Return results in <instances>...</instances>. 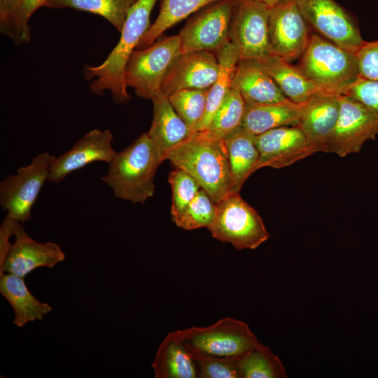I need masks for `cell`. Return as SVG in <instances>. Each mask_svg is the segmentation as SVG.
<instances>
[{
  "mask_svg": "<svg viewBox=\"0 0 378 378\" xmlns=\"http://www.w3.org/2000/svg\"><path fill=\"white\" fill-rule=\"evenodd\" d=\"M156 1L138 0L129 10L118 43L106 59L99 65L84 66L83 73L85 78L91 81L89 89L92 93L102 95L109 91L113 101L118 104L130 101L124 78L125 66L151 25L150 14Z\"/></svg>",
  "mask_w": 378,
  "mask_h": 378,
  "instance_id": "cell-1",
  "label": "cell"
},
{
  "mask_svg": "<svg viewBox=\"0 0 378 378\" xmlns=\"http://www.w3.org/2000/svg\"><path fill=\"white\" fill-rule=\"evenodd\" d=\"M190 174L216 204L230 192L231 174L225 141L195 132L165 155Z\"/></svg>",
  "mask_w": 378,
  "mask_h": 378,
  "instance_id": "cell-2",
  "label": "cell"
},
{
  "mask_svg": "<svg viewBox=\"0 0 378 378\" xmlns=\"http://www.w3.org/2000/svg\"><path fill=\"white\" fill-rule=\"evenodd\" d=\"M162 162L148 133L144 132L116 153L102 180L115 197L144 204L154 194V177Z\"/></svg>",
  "mask_w": 378,
  "mask_h": 378,
  "instance_id": "cell-3",
  "label": "cell"
},
{
  "mask_svg": "<svg viewBox=\"0 0 378 378\" xmlns=\"http://www.w3.org/2000/svg\"><path fill=\"white\" fill-rule=\"evenodd\" d=\"M297 66L319 92L345 95L359 78L356 53L344 50L320 35H310Z\"/></svg>",
  "mask_w": 378,
  "mask_h": 378,
  "instance_id": "cell-4",
  "label": "cell"
},
{
  "mask_svg": "<svg viewBox=\"0 0 378 378\" xmlns=\"http://www.w3.org/2000/svg\"><path fill=\"white\" fill-rule=\"evenodd\" d=\"M181 54L178 35L161 36L150 46L135 50L125 69L127 87L133 88L137 96L151 100L162 92L165 76Z\"/></svg>",
  "mask_w": 378,
  "mask_h": 378,
  "instance_id": "cell-5",
  "label": "cell"
},
{
  "mask_svg": "<svg viewBox=\"0 0 378 378\" xmlns=\"http://www.w3.org/2000/svg\"><path fill=\"white\" fill-rule=\"evenodd\" d=\"M216 205L215 218L208 228L214 238L237 250L255 249L270 238L262 218L239 192H230Z\"/></svg>",
  "mask_w": 378,
  "mask_h": 378,
  "instance_id": "cell-6",
  "label": "cell"
},
{
  "mask_svg": "<svg viewBox=\"0 0 378 378\" xmlns=\"http://www.w3.org/2000/svg\"><path fill=\"white\" fill-rule=\"evenodd\" d=\"M172 332L188 352L216 356H239L260 342L247 323L231 317L206 327L192 326Z\"/></svg>",
  "mask_w": 378,
  "mask_h": 378,
  "instance_id": "cell-7",
  "label": "cell"
},
{
  "mask_svg": "<svg viewBox=\"0 0 378 378\" xmlns=\"http://www.w3.org/2000/svg\"><path fill=\"white\" fill-rule=\"evenodd\" d=\"M55 158L40 154L15 175L8 174L0 184V204L7 216L24 223L31 220V210L46 181Z\"/></svg>",
  "mask_w": 378,
  "mask_h": 378,
  "instance_id": "cell-8",
  "label": "cell"
},
{
  "mask_svg": "<svg viewBox=\"0 0 378 378\" xmlns=\"http://www.w3.org/2000/svg\"><path fill=\"white\" fill-rule=\"evenodd\" d=\"M309 25L320 36L354 53L365 42L353 15L334 0H295Z\"/></svg>",
  "mask_w": 378,
  "mask_h": 378,
  "instance_id": "cell-9",
  "label": "cell"
},
{
  "mask_svg": "<svg viewBox=\"0 0 378 378\" xmlns=\"http://www.w3.org/2000/svg\"><path fill=\"white\" fill-rule=\"evenodd\" d=\"M340 112L332 134L323 152L343 158L358 153L363 145L378 134V117L365 105L340 95Z\"/></svg>",
  "mask_w": 378,
  "mask_h": 378,
  "instance_id": "cell-10",
  "label": "cell"
},
{
  "mask_svg": "<svg viewBox=\"0 0 378 378\" xmlns=\"http://www.w3.org/2000/svg\"><path fill=\"white\" fill-rule=\"evenodd\" d=\"M240 0H220L192 18L178 34L181 53L216 52L229 40L233 10Z\"/></svg>",
  "mask_w": 378,
  "mask_h": 378,
  "instance_id": "cell-11",
  "label": "cell"
},
{
  "mask_svg": "<svg viewBox=\"0 0 378 378\" xmlns=\"http://www.w3.org/2000/svg\"><path fill=\"white\" fill-rule=\"evenodd\" d=\"M270 7L260 0H240L230 22L229 40L239 58L260 59L271 55L268 33Z\"/></svg>",
  "mask_w": 378,
  "mask_h": 378,
  "instance_id": "cell-12",
  "label": "cell"
},
{
  "mask_svg": "<svg viewBox=\"0 0 378 378\" xmlns=\"http://www.w3.org/2000/svg\"><path fill=\"white\" fill-rule=\"evenodd\" d=\"M309 27L295 1L270 8L268 33L271 55L288 62L300 58L309 41Z\"/></svg>",
  "mask_w": 378,
  "mask_h": 378,
  "instance_id": "cell-13",
  "label": "cell"
},
{
  "mask_svg": "<svg viewBox=\"0 0 378 378\" xmlns=\"http://www.w3.org/2000/svg\"><path fill=\"white\" fill-rule=\"evenodd\" d=\"M13 235L15 242L0 262L1 275L10 273L24 278L38 268H52L66 258L65 253L56 243H41L30 237L22 223L17 225Z\"/></svg>",
  "mask_w": 378,
  "mask_h": 378,
  "instance_id": "cell-14",
  "label": "cell"
},
{
  "mask_svg": "<svg viewBox=\"0 0 378 378\" xmlns=\"http://www.w3.org/2000/svg\"><path fill=\"white\" fill-rule=\"evenodd\" d=\"M255 144L259 152L257 170L286 167L315 153L298 125L279 127L256 135Z\"/></svg>",
  "mask_w": 378,
  "mask_h": 378,
  "instance_id": "cell-15",
  "label": "cell"
},
{
  "mask_svg": "<svg viewBox=\"0 0 378 378\" xmlns=\"http://www.w3.org/2000/svg\"><path fill=\"white\" fill-rule=\"evenodd\" d=\"M109 130L94 129L80 138L73 147L55 158L49 170L48 181L57 183L71 172L94 162L109 163L116 155Z\"/></svg>",
  "mask_w": 378,
  "mask_h": 378,
  "instance_id": "cell-16",
  "label": "cell"
},
{
  "mask_svg": "<svg viewBox=\"0 0 378 378\" xmlns=\"http://www.w3.org/2000/svg\"><path fill=\"white\" fill-rule=\"evenodd\" d=\"M218 73L216 53L193 51L181 53L174 61L165 76L162 92L167 97L183 89L209 90Z\"/></svg>",
  "mask_w": 378,
  "mask_h": 378,
  "instance_id": "cell-17",
  "label": "cell"
},
{
  "mask_svg": "<svg viewBox=\"0 0 378 378\" xmlns=\"http://www.w3.org/2000/svg\"><path fill=\"white\" fill-rule=\"evenodd\" d=\"M298 126L315 153L324 151L340 112V95L316 92L300 104Z\"/></svg>",
  "mask_w": 378,
  "mask_h": 378,
  "instance_id": "cell-18",
  "label": "cell"
},
{
  "mask_svg": "<svg viewBox=\"0 0 378 378\" xmlns=\"http://www.w3.org/2000/svg\"><path fill=\"white\" fill-rule=\"evenodd\" d=\"M153 120L148 135L163 161L172 148L187 140L192 133L162 92L152 99Z\"/></svg>",
  "mask_w": 378,
  "mask_h": 378,
  "instance_id": "cell-19",
  "label": "cell"
},
{
  "mask_svg": "<svg viewBox=\"0 0 378 378\" xmlns=\"http://www.w3.org/2000/svg\"><path fill=\"white\" fill-rule=\"evenodd\" d=\"M245 103H273L288 99L255 59H239L232 83Z\"/></svg>",
  "mask_w": 378,
  "mask_h": 378,
  "instance_id": "cell-20",
  "label": "cell"
},
{
  "mask_svg": "<svg viewBox=\"0 0 378 378\" xmlns=\"http://www.w3.org/2000/svg\"><path fill=\"white\" fill-rule=\"evenodd\" d=\"M0 293L11 306L13 323L19 328L29 322L43 320L52 309L49 304L39 301L31 293L23 277L13 274L0 275Z\"/></svg>",
  "mask_w": 378,
  "mask_h": 378,
  "instance_id": "cell-21",
  "label": "cell"
},
{
  "mask_svg": "<svg viewBox=\"0 0 378 378\" xmlns=\"http://www.w3.org/2000/svg\"><path fill=\"white\" fill-rule=\"evenodd\" d=\"M241 127L256 136L270 130L298 125L300 104L288 99L273 103H245Z\"/></svg>",
  "mask_w": 378,
  "mask_h": 378,
  "instance_id": "cell-22",
  "label": "cell"
},
{
  "mask_svg": "<svg viewBox=\"0 0 378 378\" xmlns=\"http://www.w3.org/2000/svg\"><path fill=\"white\" fill-rule=\"evenodd\" d=\"M291 102L301 104L318 92L315 85L296 66L274 55L256 59Z\"/></svg>",
  "mask_w": 378,
  "mask_h": 378,
  "instance_id": "cell-23",
  "label": "cell"
},
{
  "mask_svg": "<svg viewBox=\"0 0 378 378\" xmlns=\"http://www.w3.org/2000/svg\"><path fill=\"white\" fill-rule=\"evenodd\" d=\"M230 174V192H239L246 179L257 170L259 152L255 136L241 127L225 140Z\"/></svg>",
  "mask_w": 378,
  "mask_h": 378,
  "instance_id": "cell-24",
  "label": "cell"
},
{
  "mask_svg": "<svg viewBox=\"0 0 378 378\" xmlns=\"http://www.w3.org/2000/svg\"><path fill=\"white\" fill-rule=\"evenodd\" d=\"M215 53L218 62V76L208 90L204 113L196 132L209 129L216 113L232 88L233 74L240 59L238 50L231 41Z\"/></svg>",
  "mask_w": 378,
  "mask_h": 378,
  "instance_id": "cell-25",
  "label": "cell"
},
{
  "mask_svg": "<svg viewBox=\"0 0 378 378\" xmlns=\"http://www.w3.org/2000/svg\"><path fill=\"white\" fill-rule=\"evenodd\" d=\"M151 367L155 378H198L195 360L172 332L160 344Z\"/></svg>",
  "mask_w": 378,
  "mask_h": 378,
  "instance_id": "cell-26",
  "label": "cell"
},
{
  "mask_svg": "<svg viewBox=\"0 0 378 378\" xmlns=\"http://www.w3.org/2000/svg\"><path fill=\"white\" fill-rule=\"evenodd\" d=\"M220 0H162L155 21L141 39L137 49L153 44L162 34L190 14Z\"/></svg>",
  "mask_w": 378,
  "mask_h": 378,
  "instance_id": "cell-27",
  "label": "cell"
},
{
  "mask_svg": "<svg viewBox=\"0 0 378 378\" xmlns=\"http://www.w3.org/2000/svg\"><path fill=\"white\" fill-rule=\"evenodd\" d=\"M138 0H48L44 6L71 8L99 15L121 31L131 7Z\"/></svg>",
  "mask_w": 378,
  "mask_h": 378,
  "instance_id": "cell-28",
  "label": "cell"
},
{
  "mask_svg": "<svg viewBox=\"0 0 378 378\" xmlns=\"http://www.w3.org/2000/svg\"><path fill=\"white\" fill-rule=\"evenodd\" d=\"M240 378H286L280 358L270 347L259 342L238 356Z\"/></svg>",
  "mask_w": 378,
  "mask_h": 378,
  "instance_id": "cell-29",
  "label": "cell"
},
{
  "mask_svg": "<svg viewBox=\"0 0 378 378\" xmlns=\"http://www.w3.org/2000/svg\"><path fill=\"white\" fill-rule=\"evenodd\" d=\"M245 106L239 92L232 88L216 113L209 129L204 132L212 137L225 140L241 127Z\"/></svg>",
  "mask_w": 378,
  "mask_h": 378,
  "instance_id": "cell-30",
  "label": "cell"
},
{
  "mask_svg": "<svg viewBox=\"0 0 378 378\" xmlns=\"http://www.w3.org/2000/svg\"><path fill=\"white\" fill-rule=\"evenodd\" d=\"M207 92L206 90L183 89L168 97L172 107L187 125L192 134L197 131L204 115Z\"/></svg>",
  "mask_w": 378,
  "mask_h": 378,
  "instance_id": "cell-31",
  "label": "cell"
},
{
  "mask_svg": "<svg viewBox=\"0 0 378 378\" xmlns=\"http://www.w3.org/2000/svg\"><path fill=\"white\" fill-rule=\"evenodd\" d=\"M48 0H20L8 18L0 24L1 33L10 38L16 46L29 43L31 39L28 22L33 13Z\"/></svg>",
  "mask_w": 378,
  "mask_h": 378,
  "instance_id": "cell-32",
  "label": "cell"
},
{
  "mask_svg": "<svg viewBox=\"0 0 378 378\" xmlns=\"http://www.w3.org/2000/svg\"><path fill=\"white\" fill-rule=\"evenodd\" d=\"M216 209V203L204 189L200 188L174 223L186 230L208 229L214 220Z\"/></svg>",
  "mask_w": 378,
  "mask_h": 378,
  "instance_id": "cell-33",
  "label": "cell"
},
{
  "mask_svg": "<svg viewBox=\"0 0 378 378\" xmlns=\"http://www.w3.org/2000/svg\"><path fill=\"white\" fill-rule=\"evenodd\" d=\"M172 188L171 216L174 222L201 188L198 182L188 172L176 168L168 176Z\"/></svg>",
  "mask_w": 378,
  "mask_h": 378,
  "instance_id": "cell-34",
  "label": "cell"
},
{
  "mask_svg": "<svg viewBox=\"0 0 378 378\" xmlns=\"http://www.w3.org/2000/svg\"><path fill=\"white\" fill-rule=\"evenodd\" d=\"M190 354L196 363L198 378H240L238 356H216L195 352Z\"/></svg>",
  "mask_w": 378,
  "mask_h": 378,
  "instance_id": "cell-35",
  "label": "cell"
},
{
  "mask_svg": "<svg viewBox=\"0 0 378 378\" xmlns=\"http://www.w3.org/2000/svg\"><path fill=\"white\" fill-rule=\"evenodd\" d=\"M345 95L361 102L378 117V80L359 77Z\"/></svg>",
  "mask_w": 378,
  "mask_h": 378,
  "instance_id": "cell-36",
  "label": "cell"
},
{
  "mask_svg": "<svg viewBox=\"0 0 378 378\" xmlns=\"http://www.w3.org/2000/svg\"><path fill=\"white\" fill-rule=\"evenodd\" d=\"M356 55L360 77L378 80V41H365Z\"/></svg>",
  "mask_w": 378,
  "mask_h": 378,
  "instance_id": "cell-37",
  "label": "cell"
},
{
  "mask_svg": "<svg viewBox=\"0 0 378 378\" xmlns=\"http://www.w3.org/2000/svg\"><path fill=\"white\" fill-rule=\"evenodd\" d=\"M20 0H0V24L5 22L16 8Z\"/></svg>",
  "mask_w": 378,
  "mask_h": 378,
  "instance_id": "cell-38",
  "label": "cell"
},
{
  "mask_svg": "<svg viewBox=\"0 0 378 378\" xmlns=\"http://www.w3.org/2000/svg\"><path fill=\"white\" fill-rule=\"evenodd\" d=\"M267 5L270 8L273 7L276 5L287 4L292 1H295V0H260Z\"/></svg>",
  "mask_w": 378,
  "mask_h": 378,
  "instance_id": "cell-39",
  "label": "cell"
}]
</instances>
